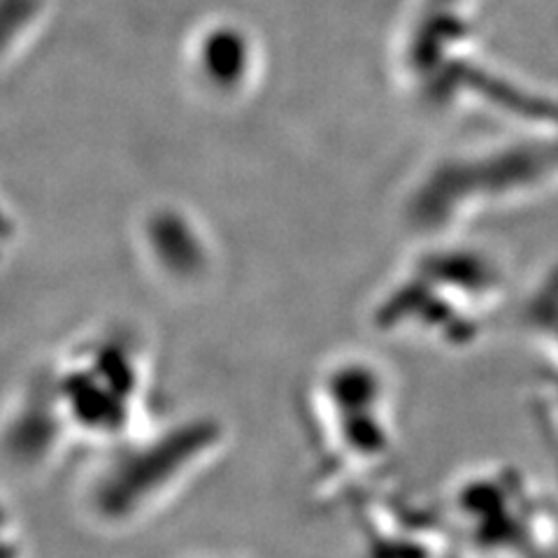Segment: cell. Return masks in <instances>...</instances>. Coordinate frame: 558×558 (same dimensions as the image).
I'll return each instance as SVG.
<instances>
[{"label":"cell","instance_id":"1","mask_svg":"<svg viewBox=\"0 0 558 558\" xmlns=\"http://www.w3.org/2000/svg\"><path fill=\"white\" fill-rule=\"evenodd\" d=\"M223 442L213 422H182L102 449L82 475L80 514L100 533L143 529L215 468Z\"/></svg>","mask_w":558,"mask_h":558},{"label":"cell","instance_id":"2","mask_svg":"<svg viewBox=\"0 0 558 558\" xmlns=\"http://www.w3.org/2000/svg\"><path fill=\"white\" fill-rule=\"evenodd\" d=\"M453 539L480 558H543L551 523L537 488L512 465L463 473L445 500Z\"/></svg>","mask_w":558,"mask_h":558},{"label":"cell","instance_id":"3","mask_svg":"<svg viewBox=\"0 0 558 558\" xmlns=\"http://www.w3.org/2000/svg\"><path fill=\"white\" fill-rule=\"evenodd\" d=\"M324 391L322 410L314 412L319 461L314 480L326 496L338 498L361 492L389 468L396 428L375 379L363 393H342L336 379Z\"/></svg>","mask_w":558,"mask_h":558},{"label":"cell","instance_id":"4","mask_svg":"<svg viewBox=\"0 0 558 558\" xmlns=\"http://www.w3.org/2000/svg\"><path fill=\"white\" fill-rule=\"evenodd\" d=\"M365 558H453V533L438 510L418 502L371 505L363 519Z\"/></svg>","mask_w":558,"mask_h":558},{"label":"cell","instance_id":"5","mask_svg":"<svg viewBox=\"0 0 558 558\" xmlns=\"http://www.w3.org/2000/svg\"><path fill=\"white\" fill-rule=\"evenodd\" d=\"M191 558H217V556H191Z\"/></svg>","mask_w":558,"mask_h":558}]
</instances>
